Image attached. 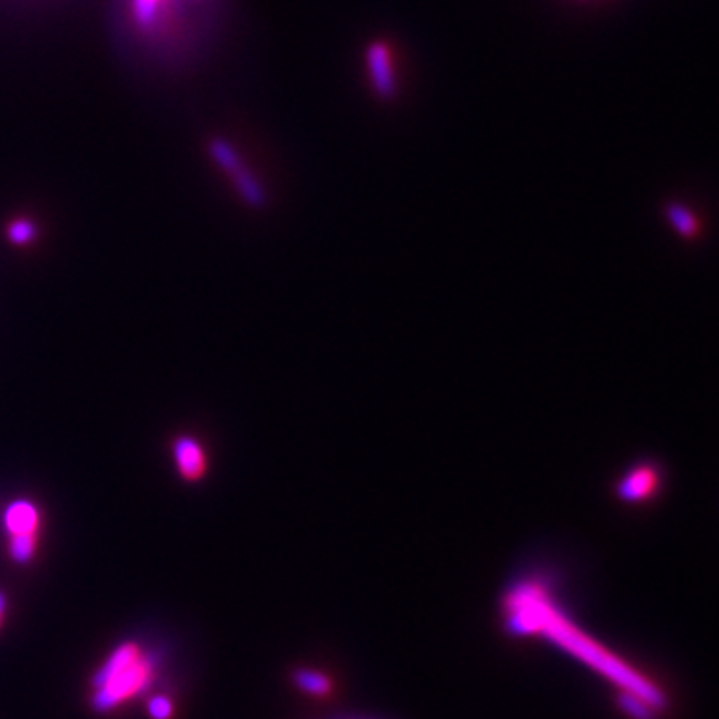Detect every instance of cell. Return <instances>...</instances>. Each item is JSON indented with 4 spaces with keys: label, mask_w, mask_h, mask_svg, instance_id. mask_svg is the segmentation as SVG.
<instances>
[{
    "label": "cell",
    "mask_w": 719,
    "mask_h": 719,
    "mask_svg": "<svg viewBox=\"0 0 719 719\" xmlns=\"http://www.w3.org/2000/svg\"><path fill=\"white\" fill-rule=\"evenodd\" d=\"M0 618H2V614H0Z\"/></svg>",
    "instance_id": "15"
},
{
    "label": "cell",
    "mask_w": 719,
    "mask_h": 719,
    "mask_svg": "<svg viewBox=\"0 0 719 719\" xmlns=\"http://www.w3.org/2000/svg\"><path fill=\"white\" fill-rule=\"evenodd\" d=\"M366 62H368L370 78H372L376 92L384 98L394 96L396 94V74H394L388 44H384V42L370 44V48L366 52Z\"/></svg>",
    "instance_id": "5"
},
{
    "label": "cell",
    "mask_w": 719,
    "mask_h": 719,
    "mask_svg": "<svg viewBox=\"0 0 719 719\" xmlns=\"http://www.w3.org/2000/svg\"><path fill=\"white\" fill-rule=\"evenodd\" d=\"M140 656V650L136 648V646H132V644H128V646H122L120 650H116L112 656H110V660L96 672V676H94V688H100L104 682H108L118 670H122L124 666H128L132 660H136Z\"/></svg>",
    "instance_id": "8"
},
{
    "label": "cell",
    "mask_w": 719,
    "mask_h": 719,
    "mask_svg": "<svg viewBox=\"0 0 719 719\" xmlns=\"http://www.w3.org/2000/svg\"><path fill=\"white\" fill-rule=\"evenodd\" d=\"M296 686L312 696H326L332 688L330 680L324 676V674H318V672H312V670H302L296 674L294 678Z\"/></svg>",
    "instance_id": "9"
},
{
    "label": "cell",
    "mask_w": 719,
    "mask_h": 719,
    "mask_svg": "<svg viewBox=\"0 0 719 719\" xmlns=\"http://www.w3.org/2000/svg\"><path fill=\"white\" fill-rule=\"evenodd\" d=\"M622 708L632 716V718L636 719H654L656 718V714H658V710L656 708H652L646 700H642V698H638V696H634V694H622Z\"/></svg>",
    "instance_id": "11"
},
{
    "label": "cell",
    "mask_w": 719,
    "mask_h": 719,
    "mask_svg": "<svg viewBox=\"0 0 719 719\" xmlns=\"http://www.w3.org/2000/svg\"><path fill=\"white\" fill-rule=\"evenodd\" d=\"M40 516L32 502L16 500L4 512V526L10 536H24V534H38Z\"/></svg>",
    "instance_id": "6"
},
{
    "label": "cell",
    "mask_w": 719,
    "mask_h": 719,
    "mask_svg": "<svg viewBox=\"0 0 719 719\" xmlns=\"http://www.w3.org/2000/svg\"><path fill=\"white\" fill-rule=\"evenodd\" d=\"M38 546V538L36 534H24V536H10V558L18 564H26L34 558Z\"/></svg>",
    "instance_id": "10"
},
{
    "label": "cell",
    "mask_w": 719,
    "mask_h": 719,
    "mask_svg": "<svg viewBox=\"0 0 719 719\" xmlns=\"http://www.w3.org/2000/svg\"><path fill=\"white\" fill-rule=\"evenodd\" d=\"M660 484L658 470L654 466H640L626 476L620 486V496L624 500H644L650 498Z\"/></svg>",
    "instance_id": "7"
},
{
    "label": "cell",
    "mask_w": 719,
    "mask_h": 719,
    "mask_svg": "<svg viewBox=\"0 0 719 719\" xmlns=\"http://www.w3.org/2000/svg\"><path fill=\"white\" fill-rule=\"evenodd\" d=\"M670 218H672V224H676V228L682 230L684 234L692 236V234L696 232V220H694V216H692L686 208H682V206H672V208H670Z\"/></svg>",
    "instance_id": "13"
},
{
    "label": "cell",
    "mask_w": 719,
    "mask_h": 719,
    "mask_svg": "<svg viewBox=\"0 0 719 719\" xmlns=\"http://www.w3.org/2000/svg\"><path fill=\"white\" fill-rule=\"evenodd\" d=\"M172 454L178 474L186 482H198L206 476L208 458L202 444L192 436H180L172 444Z\"/></svg>",
    "instance_id": "4"
},
{
    "label": "cell",
    "mask_w": 719,
    "mask_h": 719,
    "mask_svg": "<svg viewBox=\"0 0 719 719\" xmlns=\"http://www.w3.org/2000/svg\"><path fill=\"white\" fill-rule=\"evenodd\" d=\"M212 156L232 176V180L236 182V186H238V190H240V194L244 196L246 202H250L252 206H262L264 204L262 186L242 166V162L238 160V156L234 154V150L226 142H220V140L212 142Z\"/></svg>",
    "instance_id": "3"
},
{
    "label": "cell",
    "mask_w": 719,
    "mask_h": 719,
    "mask_svg": "<svg viewBox=\"0 0 719 719\" xmlns=\"http://www.w3.org/2000/svg\"><path fill=\"white\" fill-rule=\"evenodd\" d=\"M6 234H8V240L12 242V244H28V242H32L34 238H36V226H34V222H30V220H14L10 226H8V230H6Z\"/></svg>",
    "instance_id": "12"
},
{
    "label": "cell",
    "mask_w": 719,
    "mask_h": 719,
    "mask_svg": "<svg viewBox=\"0 0 719 719\" xmlns=\"http://www.w3.org/2000/svg\"><path fill=\"white\" fill-rule=\"evenodd\" d=\"M150 670H152L150 664L146 660H142V654H140L128 666L118 670L108 682H104L100 688H96L98 692L94 696V708L96 710H110L112 706H116L124 698L138 692L146 684V680L150 676Z\"/></svg>",
    "instance_id": "2"
},
{
    "label": "cell",
    "mask_w": 719,
    "mask_h": 719,
    "mask_svg": "<svg viewBox=\"0 0 719 719\" xmlns=\"http://www.w3.org/2000/svg\"><path fill=\"white\" fill-rule=\"evenodd\" d=\"M504 622L514 636L546 638L586 666L594 668L622 692L646 700L658 712L666 708L664 692L624 660L608 652L594 638L584 634L556 606L550 590L540 580H522L510 588L502 602Z\"/></svg>",
    "instance_id": "1"
},
{
    "label": "cell",
    "mask_w": 719,
    "mask_h": 719,
    "mask_svg": "<svg viewBox=\"0 0 719 719\" xmlns=\"http://www.w3.org/2000/svg\"><path fill=\"white\" fill-rule=\"evenodd\" d=\"M150 716L154 719H168L172 714V704L166 698H154L148 706Z\"/></svg>",
    "instance_id": "14"
}]
</instances>
